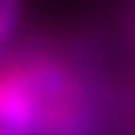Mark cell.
I'll return each instance as SVG.
<instances>
[{
  "label": "cell",
  "instance_id": "2",
  "mask_svg": "<svg viewBox=\"0 0 135 135\" xmlns=\"http://www.w3.org/2000/svg\"><path fill=\"white\" fill-rule=\"evenodd\" d=\"M14 30H17L14 22H8V20H3V17H0V50L6 47V41H8V36L14 33Z\"/></svg>",
  "mask_w": 135,
  "mask_h": 135
},
{
  "label": "cell",
  "instance_id": "1",
  "mask_svg": "<svg viewBox=\"0 0 135 135\" xmlns=\"http://www.w3.org/2000/svg\"><path fill=\"white\" fill-rule=\"evenodd\" d=\"M20 8H22V0H0V17L8 22H20Z\"/></svg>",
  "mask_w": 135,
  "mask_h": 135
}]
</instances>
